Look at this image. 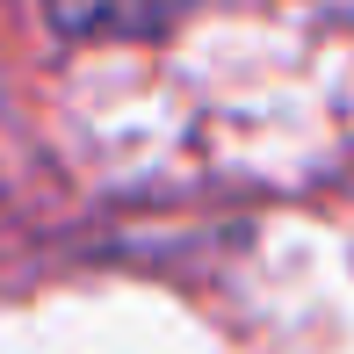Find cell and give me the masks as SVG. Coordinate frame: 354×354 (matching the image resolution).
Segmentation results:
<instances>
[{"label": "cell", "mask_w": 354, "mask_h": 354, "mask_svg": "<svg viewBox=\"0 0 354 354\" xmlns=\"http://www.w3.org/2000/svg\"><path fill=\"white\" fill-rule=\"evenodd\" d=\"M188 15V0H51V22L80 44L102 37H167Z\"/></svg>", "instance_id": "cell-1"}]
</instances>
